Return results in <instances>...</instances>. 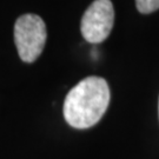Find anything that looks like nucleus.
Segmentation results:
<instances>
[{
    "mask_svg": "<svg viewBox=\"0 0 159 159\" xmlns=\"http://www.w3.org/2000/svg\"><path fill=\"white\" fill-rule=\"evenodd\" d=\"M110 99L107 81L100 77H87L72 87L65 98V120L74 129H89L102 118Z\"/></svg>",
    "mask_w": 159,
    "mask_h": 159,
    "instance_id": "obj_1",
    "label": "nucleus"
},
{
    "mask_svg": "<svg viewBox=\"0 0 159 159\" xmlns=\"http://www.w3.org/2000/svg\"><path fill=\"white\" fill-rule=\"evenodd\" d=\"M46 37V25L39 16L27 13L18 18L14 24V43L24 63H33L39 58Z\"/></svg>",
    "mask_w": 159,
    "mask_h": 159,
    "instance_id": "obj_2",
    "label": "nucleus"
},
{
    "mask_svg": "<svg viewBox=\"0 0 159 159\" xmlns=\"http://www.w3.org/2000/svg\"><path fill=\"white\" fill-rule=\"evenodd\" d=\"M113 23L114 10L111 0H94L81 18L80 31L86 41L99 44L110 35Z\"/></svg>",
    "mask_w": 159,
    "mask_h": 159,
    "instance_id": "obj_3",
    "label": "nucleus"
},
{
    "mask_svg": "<svg viewBox=\"0 0 159 159\" xmlns=\"http://www.w3.org/2000/svg\"><path fill=\"white\" fill-rule=\"evenodd\" d=\"M136 6L140 13L148 14L159 8V0H136Z\"/></svg>",
    "mask_w": 159,
    "mask_h": 159,
    "instance_id": "obj_4",
    "label": "nucleus"
},
{
    "mask_svg": "<svg viewBox=\"0 0 159 159\" xmlns=\"http://www.w3.org/2000/svg\"><path fill=\"white\" fill-rule=\"evenodd\" d=\"M158 110H159V105H158Z\"/></svg>",
    "mask_w": 159,
    "mask_h": 159,
    "instance_id": "obj_5",
    "label": "nucleus"
}]
</instances>
